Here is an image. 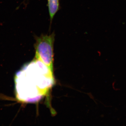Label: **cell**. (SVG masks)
Wrapping results in <instances>:
<instances>
[{
  "label": "cell",
  "mask_w": 126,
  "mask_h": 126,
  "mask_svg": "<svg viewBox=\"0 0 126 126\" xmlns=\"http://www.w3.org/2000/svg\"><path fill=\"white\" fill-rule=\"evenodd\" d=\"M43 64L39 60L35 59L32 62L25 65L16 74V97L19 101L30 102L34 101L37 97L36 93L39 92L38 88L45 94L46 93L42 89L47 93V90L39 84V78L42 77L39 76L40 75L49 69L44 64L42 65Z\"/></svg>",
  "instance_id": "6da1fadb"
},
{
  "label": "cell",
  "mask_w": 126,
  "mask_h": 126,
  "mask_svg": "<svg viewBox=\"0 0 126 126\" xmlns=\"http://www.w3.org/2000/svg\"><path fill=\"white\" fill-rule=\"evenodd\" d=\"M54 32L49 34H42L34 35L35 59L41 61L51 72L53 73L54 46L55 40Z\"/></svg>",
  "instance_id": "7a4b0ae2"
},
{
  "label": "cell",
  "mask_w": 126,
  "mask_h": 126,
  "mask_svg": "<svg viewBox=\"0 0 126 126\" xmlns=\"http://www.w3.org/2000/svg\"><path fill=\"white\" fill-rule=\"evenodd\" d=\"M47 7L50 18L49 30L55 16L61 9L60 0H47Z\"/></svg>",
  "instance_id": "3957f363"
}]
</instances>
